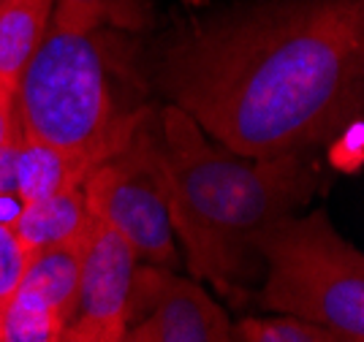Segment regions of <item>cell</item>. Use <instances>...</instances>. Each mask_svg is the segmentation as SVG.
Instances as JSON below:
<instances>
[{
    "instance_id": "1",
    "label": "cell",
    "mask_w": 364,
    "mask_h": 342,
    "mask_svg": "<svg viewBox=\"0 0 364 342\" xmlns=\"http://www.w3.org/2000/svg\"><path fill=\"white\" fill-rule=\"evenodd\" d=\"M161 87L245 158L323 144L362 114L364 0H264L188 30Z\"/></svg>"
},
{
    "instance_id": "2",
    "label": "cell",
    "mask_w": 364,
    "mask_h": 342,
    "mask_svg": "<svg viewBox=\"0 0 364 342\" xmlns=\"http://www.w3.org/2000/svg\"><path fill=\"white\" fill-rule=\"evenodd\" d=\"M158 128L171 228L191 272L220 288L256 280L264 269L256 253L261 231L310 201L316 171L299 152L237 155L174 104L161 112Z\"/></svg>"
},
{
    "instance_id": "3",
    "label": "cell",
    "mask_w": 364,
    "mask_h": 342,
    "mask_svg": "<svg viewBox=\"0 0 364 342\" xmlns=\"http://www.w3.org/2000/svg\"><path fill=\"white\" fill-rule=\"evenodd\" d=\"M14 114L25 139L107 161L141 112H122L117 104L101 30L68 33L49 25L19 76Z\"/></svg>"
},
{
    "instance_id": "4",
    "label": "cell",
    "mask_w": 364,
    "mask_h": 342,
    "mask_svg": "<svg viewBox=\"0 0 364 342\" xmlns=\"http://www.w3.org/2000/svg\"><path fill=\"white\" fill-rule=\"evenodd\" d=\"M264 267L258 304L329 328L343 342H364V258L340 237L326 209L286 215L261 231Z\"/></svg>"
},
{
    "instance_id": "5",
    "label": "cell",
    "mask_w": 364,
    "mask_h": 342,
    "mask_svg": "<svg viewBox=\"0 0 364 342\" xmlns=\"http://www.w3.org/2000/svg\"><path fill=\"white\" fill-rule=\"evenodd\" d=\"M82 193L92 220L114 228L136 258L164 269L180 261L168 212L161 128L152 125L150 114H139L122 147L87 174Z\"/></svg>"
},
{
    "instance_id": "6",
    "label": "cell",
    "mask_w": 364,
    "mask_h": 342,
    "mask_svg": "<svg viewBox=\"0 0 364 342\" xmlns=\"http://www.w3.org/2000/svg\"><path fill=\"white\" fill-rule=\"evenodd\" d=\"M136 253L107 223L92 220L76 310L63 342H120L131 324Z\"/></svg>"
},
{
    "instance_id": "7",
    "label": "cell",
    "mask_w": 364,
    "mask_h": 342,
    "mask_svg": "<svg viewBox=\"0 0 364 342\" xmlns=\"http://www.w3.org/2000/svg\"><path fill=\"white\" fill-rule=\"evenodd\" d=\"M134 294L150 307L158 342H231L223 307L193 280L164 267H136Z\"/></svg>"
},
{
    "instance_id": "8",
    "label": "cell",
    "mask_w": 364,
    "mask_h": 342,
    "mask_svg": "<svg viewBox=\"0 0 364 342\" xmlns=\"http://www.w3.org/2000/svg\"><path fill=\"white\" fill-rule=\"evenodd\" d=\"M101 161L85 152L19 139L16 149V204H31L38 198L82 188L85 179Z\"/></svg>"
},
{
    "instance_id": "9",
    "label": "cell",
    "mask_w": 364,
    "mask_h": 342,
    "mask_svg": "<svg viewBox=\"0 0 364 342\" xmlns=\"http://www.w3.org/2000/svg\"><path fill=\"white\" fill-rule=\"evenodd\" d=\"M9 225L22 242V247L36 255L87 234L92 218L85 204L82 188H74V191L46 196L31 204H19L11 212Z\"/></svg>"
},
{
    "instance_id": "10",
    "label": "cell",
    "mask_w": 364,
    "mask_h": 342,
    "mask_svg": "<svg viewBox=\"0 0 364 342\" xmlns=\"http://www.w3.org/2000/svg\"><path fill=\"white\" fill-rule=\"evenodd\" d=\"M55 0H0V95L14 98L19 76L44 38Z\"/></svg>"
},
{
    "instance_id": "11",
    "label": "cell",
    "mask_w": 364,
    "mask_h": 342,
    "mask_svg": "<svg viewBox=\"0 0 364 342\" xmlns=\"http://www.w3.org/2000/svg\"><path fill=\"white\" fill-rule=\"evenodd\" d=\"M87 239H90V231L71 239V242H65V245H58V247H49V250L31 255L28 269H25L22 280L16 285L22 291H31L38 299H44L52 310H58L65 318V326H68V321H71V315L76 310L79 283H82V264H85V253H87Z\"/></svg>"
},
{
    "instance_id": "12",
    "label": "cell",
    "mask_w": 364,
    "mask_h": 342,
    "mask_svg": "<svg viewBox=\"0 0 364 342\" xmlns=\"http://www.w3.org/2000/svg\"><path fill=\"white\" fill-rule=\"evenodd\" d=\"M152 19V0H55L49 25L68 33L101 28L144 30Z\"/></svg>"
},
{
    "instance_id": "13",
    "label": "cell",
    "mask_w": 364,
    "mask_h": 342,
    "mask_svg": "<svg viewBox=\"0 0 364 342\" xmlns=\"http://www.w3.org/2000/svg\"><path fill=\"white\" fill-rule=\"evenodd\" d=\"M65 318L44 299L16 288L0 313V342H63Z\"/></svg>"
},
{
    "instance_id": "14",
    "label": "cell",
    "mask_w": 364,
    "mask_h": 342,
    "mask_svg": "<svg viewBox=\"0 0 364 342\" xmlns=\"http://www.w3.org/2000/svg\"><path fill=\"white\" fill-rule=\"evenodd\" d=\"M242 342H343L329 328L302 318H245L237 326Z\"/></svg>"
},
{
    "instance_id": "15",
    "label": "cell",
    "mask_w": 364,
    "mask_h": 342,
    "mask_svg": "<svg viewBox=\"0 0 364 342\" xmlns=\"http://www.w3.org/2000/svg\"><path fill=\"white\" fill-rule=\"evenodd\" d=\"M28 261H31V253L22 247V242L11 231L9 212L0 209V301H6L16 291L28 269Z\"/></svg>"
},
{
    "instance_id": "16",
    "label": "cell",
    "mask_w": 364,
    "mask_h": 342,
    "mask_svg": "<svg viewBox=\"0 0 364 342\" xmlns=\"http://www.w3.org/2000/svg\"><path fill=\"white\" fill-rule=\"evenodd\" d=\"M332 161L343 171H348V169H356L359 161H362V131L350 139V147L348 141H346V136H340V141L332 147Z\"/></svg>"
},
{
    "instance_id": "17",
    "label": "cell",
    "mask_w": 364,
    "mask_h": 342,
    "mask_svg": "<svg viewBox=\"0 0 364 342\" xmlns=\"http://www.w3.org/2000/svg\"><path fill=\"white\" fill-rule=\"evenodd\" d=\"M120 342H158V331H155V321L152 315L141 318L139 324H128L125 334Z\"/></svg>"
},
{
    "instance_id": "18",
    "label": "cell",
    "mask_w": 364,
    "mask_h": 342,
    "mask_svg": "<svg viewBox=\"0 0 364 342\" xmlns=\"http://www.w3.org/2000/svg\"><path fill=\"white\" fill-rule=\"evenodd\" d=\"M16 131V114H14V98L0 95V149L9 144V139Z\"/></svg>"
},
{
    "instance_id": "19",
    "label": "cell",
    "mask_w": 364,
    "mask_h": 342,
    "mask_svg": "<svg viewBox=\"0 0 364 342\" xmlns=\"http://www.w3.org/2000/svg\"><path fill=\"white\" fill-rule=\"evenodd\" d=\"M3 304H6V301H0V313H3Z\"/></svg>"
}]
</instances>
